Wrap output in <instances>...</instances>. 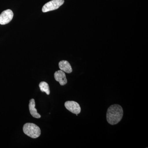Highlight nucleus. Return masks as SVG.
<instances>
[{
    "instance_id": "f257e3e1",
    "label": "nucleus",
    "mask_w": 148,
    "mask_h": 148,
    "mask_svg": "<svg viewBox=\"0 0 148 148\" xmlns=\"http://www.w3.org/2000/svg\"><path fill=\"white\" fill-rule=\"evenodd\" d=\"M123 115V109L121 106L118 104L112 105L107 110V121L112 125L117 124L121 120Z\"/></svg>"
},
{
    "instance_id": "f03ea898",
    "label": "nucleus",
    "mask_w": 148,
    "mask_h": 148,
    "mask_svg": "<svg viewBox=\"0 0 148 148\" xmlns=\"http://www.w3.org/2000/svg\"><path fill=\"white\" fill-rule=\"evenodd\" d=\"M23 130L25 135L34 139L38 138L41 135L40 129L34 123H25L23 126Z\"/></svg>"
},
{
    "instance_id": "7ed1b4c3",
    "label": "nucleus",
    "mask_w": 148,
    "mask_h": 148,
    "mask_svg": "<svg viewBox=\"0 0 148 148\" xmlns=\"http://www.w3.org/2000/svg\"><path fill=\"white\" fill-rule=\"evenodd\" d=\"M64 3V0H52L43 6L42 11L43 12H48L51 11L56 10L59 8Z\"/></svg>"
},
{
    "instance_id": "20e7f679",
    "label": "nucleus",
    "mask_w": 148,
    "mask_h": 148,
    "mask_svg": "<svg viewBox=\"0 0 148 148\" xmlns=\"http://www.w3.org/2000/svg\"><path fill=\"white\" fill-rule=\"evenodd\" d=\"M14 16L13 12L11 10L3 11L0 14V24L5 25L11 21Z\"/></svg>"
},
{
    "instance_id": "39448f33",
    "label": "nucleus",
    "mask_w": 148,
    "mask_h": 148,
    "mask_svg": "<svg viewBox=\"0 0 148 148\" xmlns=\"http://www.w3.org/2000/svg\"><path fill=\"white\" fill-rule=\"evenodd\" d=\"M65 107L67 110L74 114H79L81 108L79 104L74 101H68L65 103Z\"/></svg>"
},
{
    "instance_id": "423d86ee",
    "label": "nucleus",
    "mask_w": 148,
    "mask_h": 148,
    "mask_svg": "<svg viewBox=\"0 0 148 148\" xmlns=\"http://www.w3.org/2000/svg\"><path fill=\"white\" fill-rule=\"evenodd\" d=\"M54 77L55 79L59 82L61 86L65 85L67 84L68 81L66 78L65 73L61 70L57 71L54 73Z\"/></svg>"
},
{
    "instance_id": "0eeeda50",
    "label": "nucleus",
    "mask_w": 148,
    "mask_h": 148,
    "mask_svg": "<svg viewBox=\"0 0 148 148\" xmlns=\"http://www.w3.org/2000/svg\"><path fill=\"white\" fill-rule=\"evenodd\" d=\"M58 66L60 70L67 73H71L73 71L71 66L68 61H61L59 62Z\"/></svg>"
},
{
    "instance_id": "6e6552de",
    "label": "nucleus",
    "mask_w": 148,
    "mask_h": 148,
    "mask_svg": "<svg viewBox=\"0 0 148 148\" xmlns=\"http://www.w3.org/2000/svg\"><path fill=\"white\" fill-rule=\"evenodd\" d=\"M36 103L34 99L30 100V103L29 104V109L30 114L34 118L37 119H39L41 117V115L38 113L37 110L35 108Z\"/></svg>"
},
{
    "instance_id": "1a4fd4ad",
    "label": "nucleus",
    "mask_w": 148,
    "mask_h": 148,
    "mask_svg": "<svg viewBox=\"0 0 148 148\" xmlns=\"http://www.w3.org/2000/svg\"><path fill=\"white\" fill-rule=\"evenodd\" d=\"M40 89L42 92H45L47 95H49L50 93L49 86L47 83L45 82H42L40 83L39 85Z\"/></svg>"
}]
</instances>
